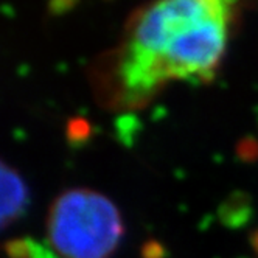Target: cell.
<instances>
[{
    "mask_svg": "<svg viewBox=\"0 0 258 258\" xmlns=\"http://www.w3.org/2000/svg\"><path fill=\"white\" fill-rule=\"evenodd\" d=\"M121 236L118 209L95 190L72 188L61 193L47 215L48 246L59 258H110Z\"/></svg>",
    "mask_w": 258,
    "mask_h": 258,
    "instance_id": "7a4b0ae2",
    "label": "cell"
},
{
    "mask_svg": "<svg viewBox=\"0 0 258 258\" xmlns=\"http://www.w3.org/2000/svg\"><path fill=\"white\" fill-rule=\"evenodd\" d=\"M31 238H16L5 243L4 250L8 258H30L31 255Z\"/></svg>",
    "mask_w": 258,
    "mask_h": 258,
    "instance_id": "277c9868",
    "label": "cell"
},
{
    "mask_svg": "<svg viewBox=\"0 0 258 258\" xmlns=\"http://www.w3.org/2000/svg\"><path fill=\"white\" fill-rule=\"evenodd\" d=\"M28 202L30 193L24 177L0 159V232L25 213Z\"/></svg>",
    "mask_w": 258,
    "mask_h": 258,
    "instance_id": "3957f363",
    "label": "cell"
},
{
    "mask_svg": "<svg viewBox=\"0 0 258 258\" xmlns=\"http://www.w3.org/2000/svg\"><path fill=\"white\" fill-rule=\"evenodd\" d=\"M233 8L221 0H171L140 10L109 69L115 98L140 103L171 81L212 80L227 50Z\"/></svg>",
    "mask_w": 258,
    "mask_h": 258,
    "instance_id": "6da1fadb",
    "label": "cell"
}]
</instances>
